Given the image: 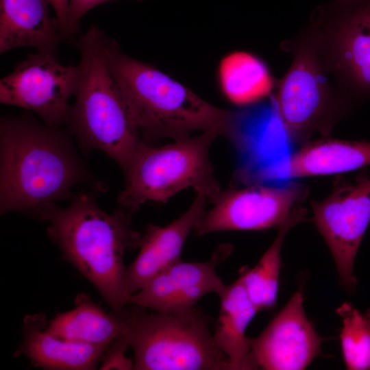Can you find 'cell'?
<instances>
[{
	"mask_svg": "<svg viewBox=\"0 0 370 370\" xmlns=\"http://www.w3.org/2000/svg\"><path fill=\"white\" fill-rule=\"evenodd\" d=\"M105 53L142 140H178L212 131L229 138L232 111L217 107L153 66L121 50L106 36Z\"/></svg>",
	"mask_w": 370,
	"mask_h": 370,
	"instance_id": "7a4b0ae2",
	"label": "cell"
},
{
	"mask_svg": "<svg viewBox=\"0 0 370 370\" xmlns=\"http://www.w3.org/2000/svg\"><path fill=\"white\" fill-rule=\"evenodd\" d=\"M307 211L298 205L278 229V234L257 264L238 278L249 297L259 310L272 308L277 299L281 266V249L288 232L305 220Z\"/></svg>",
	"mask_w": 370,
	"mask_h": 370,
	"instance_id": "44dd1931",
	"label": "cell"
},
{
	"mask_svg": "<svg viewBox=\"0 0 370 370\" xmlns=\"http://www.w3.org/2000/svg\"><path fill=\"white\" fill-rule=\"evenodd\" d=\"M220 309L213 332L219 348L227 356L232 370L258 369L252 354L247 328L258 310L241 280L226 285L219 295Z\"/></svg>",
	"mask_w": 370,
	"mask_h": 370,
	"instance_id": "ac0fdd59",
	"label": "cell"
},
{
	"mask_svg": "<svg viewBox=\"0 0 370 370\" xmlns=\"http://www.w3.org/2000/svg\"><path fill=\"white\" fill-rule=\"evenodd\" d=\"M208 201L204 195L196 193L188 209L171 223L146 227L139 252L125 270V286L129 297L162 271L182 260L185 243L205 212Z\"/></svg>",
	"mask_w": 370,
	"mask_h": 370,
	"instance_id": "5bb4252c",
	"label": "cell"
},
{
	"mask_svg": "<svg viewBox=\"0 0 370 370\" xmlns=\"http://www.w3.org/2000/svg\"><path fill=\"white\" fill-rule=\"evenodd\" d=\"M219 77L224 95L241 107L268 98L275 84L266 64L244 51L232 53L222 60Z\"/></svg>",
	"mask_w": 370,
	"mask_h": 370,
	"instance_id": "ffe728a7",
	"label": "cell"
},
{
	"mask_svg": "<svg viewBox=\"0 0 370 370\" xmlns=\"http://www.w3.org/2000/svg\"><path fill=\"white\" fill-rule=\"evenodd\" d=\"M67 127L31 113L0 119V213L18 212L46 221L58 203L86 184L104 190L79 156Z\"/></svg>",
	"mask_w": 370,
	"mask_h": 370,
	"instance_id": "6da1fadb",
	"label": "cell"
},
{
	"mask_svg": "<svg viewBox=\"0 0 370 370\" xmlns=\"http://www.w3.org/2000/svg\"><path fill=\"white\" fill-rule=\"evenodd\" d=\"M232 250L231 244L223 243L207 261L176 262L131 295L127 305L153 311L174 312L194 308L201 298L210 293L219 295L226 285L217 275V267Z\"/></svg>",
	"mask_w": 370,
	"mask_h": 370,
	"instance_id": "7c38bea8",
	"label": "cell"
},
{
	"mask_svg": "<svg viewBox=\"0 0 370 370\" xmlns=\"http://www.w3.org/2000/svg\"><path fill=\"white\" fill-rule=\"evenodd\" d=\"M370 164V142L323 136L310 140L273 162L260 173L262 179H296L341 174Z\"/></svg>",
	"mask_w": 370,
	"mask_h": 370,
	"instance_id": "9a60e30c",
	"label": "cell"
},
{
	"mask_svg": "<svg viewBox=\"0 0 370 370\" xmlns=\"http://www.w3.org/2000/svg\"><path fill=\"white\" fill-rule=\"evenodd\" d=\"M106 38L92 25L75 42L79 75L66 126L82 149L101 151L124 172L143 141L108 66Z\"/></svg>",
	"mask_w": 370,
	"mask_h": 370,
	"instance_id": "277c9868",
	"label": "cell"
},
{
	"mask_svg": "<svg viewBox=\"0 0 370 370\" xmlns=\"http://www.w3.org/2000/svg\"><path fill=\"white\" fill-rule=\"evenodd\" d=\"M129 309L127 338L136 370H232L200 309L146 312Z\"/></svg>",
	"mask_w": 370,
	"mask_h": 370,
	"instance_id": "52a82bcc",
	"label": "cell"
},
{
	"mask_svg": "<svg viewBox=\"0 0 370 370\" xmlns=\"http://www.w3.org/2000/svg\"><path fill=\"white\" fill-rule=\"evenodd\" d=\"M219 136L206 131L160 146L143 142L123 172L119 208L132 214L145 203L166 202L188 188L212 203L222 190L210 158V147Z\"/></svg>",
	"mask_w": 370,
	"mask_h": 370,
	"instance_id": "8992f818",
	"label": "cell"
},
{
	"mask_svg": "<svg viewBox=\"0 0 370 370\" xmlns=\"http://www.w3.org/2000/svg\"><path fill=\"white\" fill-rule=\"evenodd\" d=\"M130 347L127 336L114 341L105 353L101 369H134V361L125 356Z\"/></svg>",
	"mask_w": 370,
	"mask_h": 370,
	"instance_id": "603a6c76",
	"label": "cell"
},
{
	"mask_svg": "<svg viewBox=\"0 0 370 370\" xmlns=\"http://www.w3.org/2000/svg\"><path fill=\"white\" fill-rule=\"evenodd\" d=\"M112 1L114 0H69L67 14L69 39L73 37L79 32L80 22L88 11L99 5Z\"/></svg>",
	"mask_w": 370,
	"mask_h": 370,
	"instance_id": "cb8c5ba5",
	"label": "cell"
},
{
	"mask_svg": "<svg viewBox=\"0 0 370 370\" xmlns=\"http://www.w3.org/2000/svg\"><path fill=\"white\" fill-rule=\"evenodd\" d=\"M50 0H0V54L19 47L58 58L65 40Z\"/></svg>",
	"mask_w": 370,
	"mask_h": 370,
	"instance_id": "2e32d148",
	"label": "cell"
},
{
	"mask_svg": "<svg viewBox=\"0 0 370 370\" xmlns=\"http://www.w3.org/2000/svg\"><path fill=\"white\" fill-rule=\"evenodd\" d=\"M79 66L63 65L58 58L37 52L28 54L0 80V103L36 113L44 123L66 125Z\"/></svg>",
	"mask_w": 370,
	"mask_h": 370,
	"instance_id": "8fae6325",
	"label": "cell"
},
{
	"mask_svg": "<svg viewBox=\"0 0 370 370\" xmlns=\"http://www.w3.org/2000/svg\"><path fill=\"white\" fill-rule=\"evenodd\" d=\"M131 215L119 207L107 212L92 193H85L47 219L48 234L64 258L118 313L126 310L129 298L124 255L138 248L142 236L132 228Z\"/></svg>",
	"mask_w": 370,
	"mask_h": 370,
	"instance_id": "3957f363",
	"label": "cell"
},
{
	"mask_svg": "<svg viewBox=\"0 0 370 370\" xmlns=\"http://www.w3.org/2000/svg\"><path fill=\"white\" fill-rule=\"evenodd\" d=\"M309 193L306 184L290 181L283 186L253 183L221 190L206 210L194 232L197 236L225 231L278 228Z\"/></svg>",
	"mask_w": 370,
	"mask_h": 370,
	"instance_id": "9c48e42d",
	"label": "cell"
},
{
	"mask_svg": "<svg viewBox=\"0 0 370 370\" xmlns=\"http://www.w3.org/2000/svg\"><path fill=\"white\" fill-rule=\"evenodd\" d=\"M310 206L312 221L330 250L340 283L352 294L357 285L354 260L370 223V177L337 181L328 197Z\"/></svg>",
	"mask_w": 370,
	"mask_h": 370,
	"instance_id": "30bf717a",
	"label": "cell"
},
{
	"mask_svg": "<svg viewBox=\"0 0 370 370\" xmlns=\"http://www.w3.org/2000/svg\"><path fill=\"white\" fill-rule=\"evenodd\" d=\"M129 310L107 312L86 294L77 295L75 307L58 314L46 330L61 338L91 344L111 345L127 336Z\"/></svg>",
	"mask_w": 370,
	"mask_h": 370,
	"instance_id": "d6986e66",
	"label": "cell"
},
{
	"mask_svg": "<svg viewBox=\"0 0 370 370\" xmlns=\"http://www.w3.org/2000/svg\"><path fill=\"white\" fill-rule=\"evenodd\" d=\"M281 47L293 60L273 96L285 139L300 147L316 133L329 136L358 101L325 67L304 29Z\"/></svg>",
	"mask_w": 370,
	"mask_h": 370,
	"instance_id": "5b68a950",
	"label": "cell"
},
{
	"mask_svg": "<svg viewBox=\"0 0 370 370\" xmlns=\"http://www.w3.org/2000/svg\"><path fill=\"white\" fill-rule=\"evenodd\" d=\"M55 16L58 19L65 40L69 39L67 32V14L69 0H50Z\"/></svg>",
	"mask_w": 370,
	"mask_h": 370,
	"instance_id": "d4e9b609",
	"label": "cell"
},
{
	"mask_svg": "<svg viewBox=\"0 0 370 370\" xmlns=\"http://www.w3.org/2000/svg\"><path fill=\"white\" fill-rule=\"evenodd\" d=\"M303 304L299 290L264 330L251 338V354L258 369L303 370L320 354L323 338L308 320Z\"/></svg>",
	"mask_w": 370,
	"mask_h": 370,
	"instance_id": "4fadbf2b",
	"label": "cell"
},
{
	"mask_svg": "<svg viewBox=\"0 0 370 370\" xmlns=\"http://www.w3.org/2000/svg\"><path fill=\"white\" fill-rule=\"evenodd\" d=\"M336 313L343 322L340 339L346 369L370 370V308L362 312L346 301Z\"/></svg>",
	"mask_w": 370,
	"mask_h": 370,
	"instance_id": "7402d4cb",
	"label": "cell"
},
{
	"mask_svg": "<svg viewBox=\"0 0 370 370\" xmlns=\"http://www.w3.org/2000/svg\"><path fill=\"white\" fill-rule=\"evenodd\" d=\"M42 314L26 317L18 352L35 366L50 370H92L110 345L73 341L56 336L45 329Z\"/></svg>",
	"mask_w": 370,
	"mask_h": 370,
	"instance_id": "e0dca14e",
	"label": "cell"
},
{
	"mask_svg": "<svg viewBox=\"0 0 370 370\" xmlns=\"http://www.w3.org/2000/svg\"><path fill=\"white\" fill-rule=\"evenodd\" d=\"M304 29L342 87L358 102L370 99V0H328Z\"/></svg>",
	"mask_w": 370,
	"mask_h": 370,
	"instance_id": "ba28073f",
	"label": "cell"
}]
</instances>
